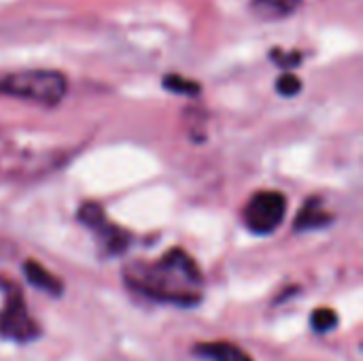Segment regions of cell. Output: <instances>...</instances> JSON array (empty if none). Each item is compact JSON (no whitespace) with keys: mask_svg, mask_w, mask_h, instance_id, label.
<instances>
[{"mask_svg":"<svg viewBox=\"0 0 363 361\" xmlns=\"http://www.w3.org/2000/svg\"><path fill=\"white\" fill-rule=\"evenodd\" d=\"M38 334V326L28 315L21 289L13 281L0 277V336L6 340L28 343Z\"/></svg>","mask_w":363,"mask_h":361,"instance_id":"3957f363","label":"cell"},{"mask_svg":"<svg viewBox=\"0 0 363 361\" xmlns=\"http://www.w3.org/2000/svg\"><path fill=\"white\" fill-rule=\"evenodd\" d=\"M274 57L279 60L277 64H283V66H298V64H300V53L283 55L281 51H277V53H274Z\"/></svg>","mask_w":363,"mask_h":361,"instance_id":"4fadbf2b","label":"cell"},{"mask_svg":"<svg viewBox=\"0 0 363 361\" xmlns=\"http://www.w3.org/2000/svg\"><path fill=\"white\" fill-rule=\"evenodd\" d=\"M198 355L211 361H253L242 349L232 343H206L196 349Z\"/></svg>","mask_w":363,"mask_h":361,"instance_id":"ba28073f","label":"cell"},{"mask_svg":"<svg viewBox=\"0 0 363 361\" xmlns=\"http://www.w3.org/2000/svg\"><path fill=\"white\" fill-rule=\"evenodd\" d=\"M68 81L57 70H19L0 77V94L30 100L45 106H55L66 96Z\"/></svg>","mask_w":363,"mask_h":361,"instance_id":"7a4b0ae2","label":"cell"},{"mask_svg":"<svg viewBox=\"0 0 363 361\" xmlns=\"http://www.w3.org/2000/svg\"><path fill=\"white\" fill-rule=\"evenodd\" d=\"M125 281L136 291L179 306H194L202 294V272L194 257L181 249L168 251L153 264H134L125 270Z\"/></svg>","mask_w":363,"mask_h":361,"instance_id":"6da1fadb","label":"cell"},{"mask_svg":"<svg viewBox=\"0 0 363 361\" xmlns=\"http://www.w3.org/2000/svg\"><path fill=\"white\" fill-rule=\"evenodd\" d=\"M287 200L279 191H257L245 206V223L255 234H272L285 219Z\"/></svg>","mask_w":363,"mask_h":361,"instance_id":"277c9868","label":"cell"},{"mask_svg":"<svg viewBox=\"0 0 363 361\" xmlns=\"http://www.w3.org/2000/svg\"><path fill=\"white\" fill-rule=\"evenodd\" d=\"M332 221V215L323 211L319 200H308L304 204V209L300 211V217L296 221V230H315V228H323Z\"/></svg>","mask_w":363,"mask_h":361,"instance_id":"9c48e42d","label":"cell"},{"mask_svg":"<svg viewBox=\"0 0 363 361\" xmlns=\"http://www.w3.org/2000/svg\"><path fill=\"white\" fill-rule=\"evenodd\" d=\"M300 89H302V81H300L296 74H283V77L277 81V91L283 94V96H287V98L300 94Z\"/></svg>","mask_w":363,"mask_h":361,"instance_id":"7c38bea8","label":"cell"},{"mask_svg":"<svg viewBox=\"0 0 363 361\" xmlns=\"http://www.w3.org/2000/svg\"><path fill=\"white\" fill-rule=\"evenodd\" d=\"M311 326H313V330L315 332H330V330H334L336 326H338V315L332 311V309H317L315 313H313V317H311Z\"/></svg>","mask_w":363,"mask_h":361,"instance_id":"8fae6325","label":"cell"},{"mask_svg":"<svg viewBox=\"0 0 363 361\" xmlns=\"http://www.w3.org/2000/svg\"><path fill=\"white\" fill-rule=\"evenodd\" d=\"M79 219H81L83 226H87L89 230L96 232L100 245L104 247V251L108 255H119V253H123L128 249L130 236L121 228L111 223L104 217V213H102V209L98 204H94V202L83 204V209L79 211Z\"/></svg>","mask_w":363,"mask_h":361,"instance_id":"5b68a950","label":"cell"},{"mask_svg":"<svg viewBox=\"0 0 363 361\" xmlns=\"http://www.w3.org/2000/svg\"><path fill=\"white\" fill-rule=\"evenodd\" d=\"M164 87L168 91L183 94V96H198L200 94V83H196L194 79L181 77V74H166L164 77Z\"/></svg>","mask_w":363,"mask_h":361,"instance_id":"30bf717a","label":"cell"},{"mask_svg":"<svg viewBox=\"0 0 363 361\" xmlns=\"http://www.w3.org/2000/svg\"><path fill=\"white\" fill-rule=\"evenodd\" d=\"M302 0H251L253 13L264 21H274L289 17L300 9Z\"/></svg>","mask_w":363,"mask_h":361,"instance_id":"8992f818","label":"cell"},{"mask_svg":"<svg viewBox=\"0 0 363 361\" xmlns=\"http://www.w3.org/2000/svg\"><path fill=\"white\" fill-rule=\"evenodd\" d=\"M23 274H26V279H28L30 285H34V287H38V289H43V291H47V294H53V296H60V294H62V283H60V279H55V277H53L47 268H43L40 264L28 260V262L23 264Z\"/></svg>","mask_w":363,"mask_h":361,"instance_id":"52a82bcc","label":"cell"}]
</instances>
